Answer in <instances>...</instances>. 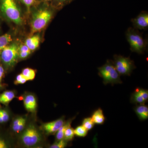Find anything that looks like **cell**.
Returning a JSON list of instances; mask_svg holds the SVG:
<instances>
[{
	"mask_svg": "<svg viewBox=\"0 0 148 148\" xmlns=\"http://www.w3.org/2000/svg\"><path fill=\"white\" fill-rule=\"evenodd\" d=\"M56 10L50 3H40L31 10L32 16L30 21L32 35L41 31L51 21Z\"/></svg>",
	"mask_w": 148,
	"mask_h": 148,
	"instance_id": "obj_1",
	"label": "cell"
},
{
	"mask_svg": "<svg viewBox=\"0 0 148 148\" xmlns=\"http://www.w3.org/2000/svg\"><path fill=\"white\" fill-rule=\"evenodd\" d=\"M18 0H0V12L8 20L17 26L24 24L25 19Z\"/></svg>",
	"mask_w": 148,
	"mask_h": 148,
	"instance_id": "obj_2",
	"label": "cell"
},
{
	"mask_svg": "<svg viewBox=\"0 0 148 148\" xmlns=\"http://www.w3.org/2000/svg\"><path fill=\"white\" fill-rule=\"evenodd\" d=\"M125 36L132 52L143 54L148 47V39H144L138 29L129 27L126 31Z\"/></svg>",
	"mask_w": 148,
	"mask_h": 148,
	"instance_id": "obj_3",
	"label": "cell"
},
{
	"mask_svg": "<svg viewBox=\"0 0 148 148\" xmlns=\"http://www.w3.org/2000/svg\"><path fill=\"white\" fill-rule=\"evenodd\" d=\"M98 74L103 79L104 84H114L122 83L120 75L117 71L111 60H108L106 64L98 68Z\"/></svg>",
	"mask_w": 148,
	"mask_h": 148,
	"instance_id": "obj_4",
	"label": "cell"
},
{
	"mask_svg": "<svg viewBox=\"0 0 148 148\" xmlns=\"http://www.w3.org/2000/svg\"><path fill=\"white\" fill-rule=\"evenodd\" d=\"M18 45L17 42H11L2 51L1 60L7 68L14 67L18 58Z\"/></svg>",
	"mask_w": 148,
	"mask_h": 148,
	"instance_id": "obj_5",
	"label": "cell"
},
{
	"mask_svg": "<svg viewBox=\"0 0 148 148\" xmlns=\"http://www.w3.org/2000/svg\"><path fill=\"white\" fill-rule=\"evenodd\" d=\"M21 140L24 146L31 147L36 145L41 141L42 136L36 127L30 124L22 132Z\"/></svg>",
	"mask_w": 148,
	"mask_h": 148,
	"instance_id": "obj_6",
	"label": "cell"
},
{
	"mask_svg": "<svg viewBox=\"0 0 148 148\" xmlns=\"http://www.w3.org/2000/svg\"><path fill=\"white\" fill-rule=\"evenodd\" d=\"M114 58V66L120 75L130 76L136 68L134 61L129 57L115 55Z\"/></svg>",
	"mask_w": 148,
	"mask_h": 148,
	"instance_id": "obj_7",
	"label": "cell"
},
{
	"mask_svg": "<svg viewBox=\"0 0 148 148\" xmlns=\"http://www.w3.org/2000/svg\"><path fill=\"white\" fill-rule=\"evenodd\" d=\"M148 100V90L139 88H136L130 98L131 103L137 105H144Z\"/></svg>",
	"mask_w": 148,
	"mask_h": 148,
	"instance_id": "obj_8",
	"label": "cell"
},
{
	"mask_svg": "<svg viewBox=\"0 0 148 148\" xmlns=\"http://www.w3.org/2000/svg\"><path fill=\"white\" fill-rule=\"evenodd\" d=\"M133 28L138 30H146L148 28V13L143 11L135 18L131 20Z\"/></svg>",
	"mask_w": 148,
	"mask_h": 148,
	"instance_id": "obj_9",
	"label": "cell"
},
{
	"mask_svg": "<svg viewBox=\"0 0 148 148\" xmlns=\"http://www.w3.org/2000/svg\"><path fill=\"white\" fill-rule=\"evenodd\" d=\"M64 117L45 123L42 125V128L47 133L49 134H55L65 123Z\"/></svg>",
	"mask_w": 148,
	"mask_h": 148,
	"instance_id": "obj_10",
	"label": "cell"
},
{
	"mask_svg": "<svg viewBox=\"0 0 148 148\" xmlns=\"http://www.w3.org/2000/svg\"><path fill=\"white\" fill-rule=\"evenodd\" d=\"M24 107L27 111L31 112H34L37 108L36 99L32 94H28L24 99Z\"/></svg>",
	"mask_w": 148,
	"mask_h": 148,
	"instance_id": "obj_11",
	"label": "cell"
},
{
	"mask_svg": "<svg viewBox=\"0 0 148 148\" xmlns=\"http://www.w3.org/2000/svg\"><path fill=\"white\" fill-rule=\"evenodd\" d=\"M27 119L24 117H18L14 120L12 122V130L16 133H19L22 132L26 126Z\"/></svg>",
	"mask_w": 148,
	"mask_h": 148,
	"instance_id": "obj_12",
	"label": "cell"
},
{
	"mask_svg": "<svg viewBox=\"0 0 148 148\" xmlns=\"http://www.w3.org/2000/svg\"><path fill=\"white\" fill-rule=\"evenodd\" d=\"M40 42V37L39 35L36 34L27 38L25 44L31 51H35L39 46Z\"/></svg>",
	"mask_w": 148,
	"mask_h": 148,
	"instance_id": "obj_13",
	"label": "cell"
},
{
	"mask_svg": "<svg viewBox=\"0 0 148 148\" xmlns=\"http://www.w3.org/2000/svg\"><path fill=\"white\" fill-rule=\"evenodd\" d=\"M135 113L141 121L146 120L148 119V107L145 104L138 105L134 108Z\"/></svg>",
	"mask_w": 148,
	"mask_h": 148,
	"instance_id": "obj_14",
	"label": "cell"
},
{
	"mask_svg": "<svg viewBox=\"0 0 148 148\" xmlns=\"http://www.w3.org/2000/svg\"><path fill=\"white\" fill-rule=\"evenodd\" d=\"M91 118L95 124H103L106 120L103 110L100 108L93 112Z\"/></svg>",
	"mask_w": 148,
	"mask_h": 148,
	"instance_id": "obj_15",
	"label": "cell"
},
{
	"mask_svg": "<svg viewBox=\"0 0 148 148\" xmlns=\"http://www.w3.org/2000/svg\"><path fill=\"white\" fill-rule=\"evenodd\" d=\"M15 94L12 90H7L0 95V104L8 105L9 103L15 98Z\"/></svg>",
	"mask_w": 148,
	"mask_h": 148,
	"instance_id": "obj_16",
	"label": "cell"
},
{
	"mask_svg": "<svg viewBox=\"0 0 148 148\" xmlns=\"http://www.w3.org/2000/svg\"><path fill=\"white\" fill-rule=\"evenodd\" d=\"M74 0H51L50 4L56 10H61L63 8L71 3Z\"/></svg>",
	"mask_w": 148,
	"mask_h": 148,
	"instance_id": "obj_17",
	"label": "cell"
},
{
	"mask_svg": "<svg viewBox=\"0 0 148 148\" xmlns=\"http://www.w3.org/2000/svg\"><path fill=\"white\" fill-rule=\"evenodd\" d=\"M12 37L10 34H6L0 36V54L4 49L12 42Z\"/></svg>",
	"mask_w": 148,
	"mask_h": 148,
	"instance_id": "obj_18",
	"label": "cell"
},
{
	"mask_svg": "<svg viewBox=\"0 0 148 148\" xmlns=\"http://www.w3.org/2000/svg\"><path fill=\"white\" fill-rule=\"evenodd\" d=\"M18 1L26 7L27 12L29 13H30L31 10L33 8L35 7L40 3L39 0H18Z\"/></svg>",
	"mask_w": 148,
	"mask_h": 148,
	"instance_id": "obj_19",
	"label": "cell"
},
{
	"mask_svg": "<svg viewBox=\"0 0 148 148\" xmlns=\"http://www.w3.org/2000/svg\"><path fill=\"white\" fill-rule=\"evenodd\" d=\"M71 121L69 120L67 122H65L64 124L58 129L57 132H56V141L64 139L65 130L67 127L71 125Z\"/></svg>",
	"mask_w": 148,
	"mask_h": 148,
	"instance_id": "obj_20",
	"label": "cell"
},
{
	"mask_svg": "<svg viewBox=\"0 0 148 148\" xmlns=\"http://www.w3.org/2000/svg\"><path fill=\"white\" fill-rule=\"evenodd\" d=\"M21 74L25 77L27 81L33 80L36 76V71L35 70L29 68L23 69Z\"/></svg>",
	"mask_w": 148,
	"mask_h": 148,
	"instance_id": "obj_21",
	"label": "cell"
},
{
	"mask_svg": "<svg viewBox=\"0 0 148 148\" xmlns=\"http://www.w3.org/2000/svg\"><path fill=\"white\" fill-rule=\"evenodd\" d=\"M75 135L78 137L84 138L88 134V131L82 125L77 126L75 129H74Z\"/></svg>",
	"mask_w": 148,
	"mask_h": 148,
	"instance_id": "obj_22",
	"label": "cell"
},
{
	"mask_svg": "<svg viewBox=\"0 0 148 148\" xmlns=\"http://www.w3.org/2000/svg\"><path fill=\"white\" fill-rule=\"evenodd\" d=\"M74 136H75V133H74V129L71 127V125H70L65 130L64 139L68 142L73 140L74 138Z\"/></svg>",
	"mask_w": 148,
	"mask_h": 148,
	"instance_id": "obj_23",
	"label": "cell"
},
{
	"mask_svg": "<svg viewBox=\"0 0 148 148\" xmlns=\"http://www.w3.org/2000/svg\"><path fill=\"white\" fill-rule=\"evenodd\" d=\"M95 123L92 121L91 117L85 118L83 120L82 125L88 131L91 130L94 126Z\"/></svg>",
	"mask_w": 148,
	"mask_h": 148,
	"instance_id": "obj_24",
	"label": "cell"
},
{
	"mask_svg": "<svg viewBox=\"0 0 148 148\" xmlns=\"http://www.w3.org/2000/svg\"><path fill=\"white\" fill-rule=\"evenodd\" d=\"M68 142L66 140L63 139L56 141V143H53V145L50 146V148H64L66 147L67 145Z\"/></svg>",
	"mask_w": 148,
	"mask_h": 148,
	"instance_id": "obj_25",
	"label": "cell"
},
{
	"mask_svg": "<svg viewBox=\"0 0 148 148\" xmlns=\"http://www.w3.org/2000/svg\"><path fill=\"white\" fill-rule=\"evenodd\" d=\"M0 114L2 117L4 123L7 122L9 120L10 115L8 112L5 109L0 108Z\"/></svg>",
	"mask_w": 148,
	"mask_h": 148,
	"instance_id": "obj_26",
	"label": "cell"
},
{
	"mask_svg": "<svg viewBox=\"0 0 148 148\" xmlns=\"http://www.w3.org/2000/svg\"><path fill=\"white\" fill-rule=\"evenodd\" d=\"M27 81V79L21 73L19 74L16 76V80L14 82V84H24Z\"/></svg>",
	"mask_w": 148,
	"mask_h": 148,
	"instance_id": "obj_27",
	"label": "cell"
},
{
	"mask_svg": "<svg viewBox=\"0 0 148 148\" xmlns=\"http://www.w3.org/2000/svg\"><path fill=\"white\" fill-rule=\"evenodd\" d=\"M31 51L24 52H18V58L21 59H25L31 54Z\"/></svg>",
	"mask_w": 148,
	"mask_h": 148,
	"instance_id": "obj_28",
	"label": "cell"
},
{
	"mask_svg": "<svg viewBox=\"0 0 148 148\" xmlns=\"http://www.w3.org/2000/svg\"><path fill=\"white\" fill-rule=\"evenodd\" d=\"M8 147L7 145L3 139L0 138V148H6Z\"/></svg>",
	"mask_w": 148,
	"mask_h": 148,
	"instance_id": "obj_29",
	"label": "cell"
},
{
	"mask_svg": "<svg viewBox=\"0 0 148 148\" xmlns=\"http://www.w3.org/2000/svg\"><path fill=\"white\" fill-rule=\"evenodd\" d=\"M4 71L3 68L2 67V66L0 64V82L1 81L4 75Z\"/></svg>",
	"mask_w": 148,
	"mask_h": 148,
	"instance_id": "obj_30",
	"label": "cell"
},
{
	"mask_svg": "<svg viewBox=\"0 0 148 148\" xmlns=\"http://www.w3.org/2000/svg\"><path fill=\"white\" fill-rule=\"evenodd\" d=\"M51 0H39L40 3H50Z\"/></svg>",
	"mask_w": 148,
	"mask_h": 148,
	"instance_id": "obj_31",
	"label": "cell"
},
{
	"mask_svg": "<svg viewBox=\"0 0 148 148\" xmlns=\"http://www.w3.org/2000/svg\"><path fill=\"white\" fill-rule=\"evenodd\" d=\"M4 123L3 121L2 117L1 116L0 114V123Z\"/></svg>",
	"mask_w": 148,
	"mask_h": 148,
	"instance_id": "obj_32",
	"label": "cell"
},
{
	"mask_svg": "<svg viewBox=\"0 0 148 148\" xmlns=\"http://www.w3.org/2000/svg\"><path fill=\"white\" fill-rule=\"evenodd\" d=\"M1 87V82H0V88Z\"/></svg>",
	"mask_w": 148,
	"mask_h": 148,
	"instance_id": "obj_33",
	"label": "cell"
}]
</instances>
